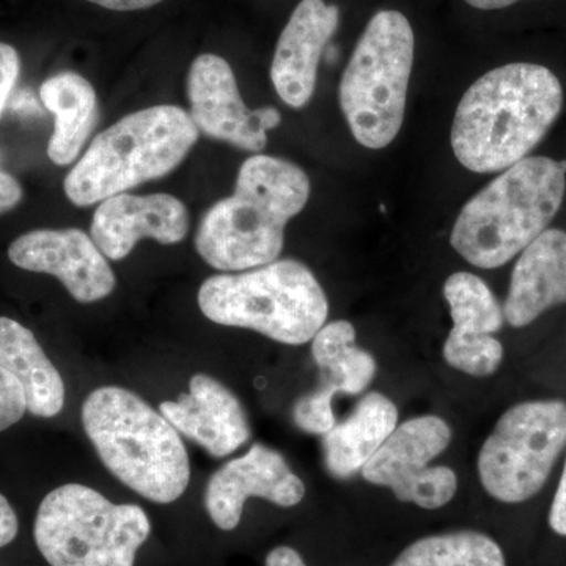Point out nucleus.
<instances>
[{"label": "nucleus", "instance_id": "nucleus-18", "mask_svg": "<svg viewBox=\"0 0 566 566\" xmlns=\"http://www.w3.org/2000/svg\"><path fill=\"white\" fill-rule=\"evenodd\" d=\"M397 427L394 401L378 392L365 395L348 419L324 434V463L329 474L348 479L363 471Z\"/></svg>", "mask_w": 566, "mask_h": 566}, {"label": "nucleus", "instance_id": "nucleus-28", "mask_svg": "<svg viewBox=\"0 0 566 566\" xmlns=\"http://www.w3.org/2000/svg\"><path fill=\"white\" fill-rule=\"evenodd\" d=\"M549 526L557 535L566 536V461L553 506H551Z\"/></svg>", "mask_w": 566, "mask_h": 566}, {"label": "nucleus", "instance_id": "nucleus-14", "mask_svg": "<svg viewBox=\"0 0 566 566\" xmlns=\"http://www.w3.org/2000/svg\"><path fill=\"white\" fill-rule=\"evenodd\" d=\"M189 232V211L170 193L133 196L118 193L96 208L91 237L106 259H126L140 240L172 245Z\"/></svg>", "mask_w": 566, "mask_h": 566}, {"label": "nucleus", "instance_id": "nucleus-30", "mask_svg": "<svg viewBox=\"0 0 566 566\" xmlns=\"http://www.w3.org/2000/svg\"><path fill=\"white\" fill-rule=\"evenodd\" d=\"M22 200V188L17 178L0 170V216L17 208Z\"/></svg>", "mask_w": 566, "mask_h": 566}, {"label": "nucleus", "instance_id": "nucleus-26", "mask_svg": "<svg viewBox=\"0 0 566 566\" xmlns=\"http://www.w3.org/2000/svg\"><path fill=\"white\" fill-rule=\"evenodd\" d=\"M28 411L24 389L10 371L0 367V433L20 422Z\"/></svg>", "mask_w": 566, "mask_h": 566}, {"label": "nucleus", "instance_id": "nucleus-3", "mask_svg": "<svg viewBox=\"0 0 566 566\" xmlns=\"http://www.w3.org/2000/svg\"><path fill=\"white\" fill-rule=\"evenodd\" d=\"M82 423L123 485L156 504H172L185 493L191 465L177 428L132 390H93L82 405Z\"/></svg>", "mask_w": 566, "mask_h": 566}, {"label": "nucleus", "instance_id": "nucleus-16", "mask_svg": "<svg viewBox=\"0 0 566 566\" xmlns=\"http://www.w3.org/2000/svg\"><path fill=\"white\" fill-rule=\"evenodd\" d=\"M159 411L170 423L203 447L210 455H232L251 438L243 405L218 379L193 375L189 392L177 401H163Z\"/></svg>", "mask_w": 566, "mask_h": 566}, {"label": "nucleus", "instance_id": "nucleus-5", "mask_svg": "<svg viewBox=\"0 0 566 566\" xmlns=\"http://www.w3.org/2000/svg\"><path fill=\"white\" fill-rule=\"evenodd\" d=\"M191 115L178 106L147 107L99 133L63 181L76 207L102 203L177 169L199 140Z\"/></svg>", "mask_w": 566, "mask_h": 566}, {"label": "nucleus", "instance_id": "nucleus-13", "mask_svg": "<svg viewBox=\"0 0 566 566\" xmlns=\"http://www.w3.org/2000/svg\"><path fill=\"white\" fill-rule=\"evenodd\" d=\"M305 486L277 450L253 444L244 457L234 458L211 475L205 491V506L221 531L241 523L245 501L260 497L271 504L294 506L303 501Z\"/></svg>", "mask_w": 566, "mask_h": 566}, {"label": "nucleus", "instance_id": "nucleus-6", "mask_svg": "<svg viewBox=\"0 0 566 566\" xmlns=\"http://www.w3.org/2000/svg\"><path fill=\"white\" fill-rule=\"evenodd\" d=\"M197 301L212 323L256 331L285 345L314 340L329 315L318 279L292 259L212 275L200 286Z\"/></svg>", "mask_w": 566, "mask_h": 566}, {"label": "nucleus", "instance_id": "nucleus-21", "mask_svg": "<svg viewBox=\"0 0 566 566\" xmlns=\"http://www.w3.org/2000/svg\"><path fill=\"white\" fill-rule=\"evenodd\" d=\"M356 329L340 319L324 324L312 340V356L323 375V386L335 394L364 392L376 375V360L370 353L357 348Z\"/></svg>", "mask_w": 566, "mask_h": 566}, {"label": "nucleus", "instance_id": "nucleus-20", "mask_svg": "<svg viewBox=\"0 0 566 566\" xmlns=\"http://www.w3.org/2000/svg\"><path fill=\"white\" fill-rule=\"evenodd\" d=\"M40 99L55 118L48 156L55 166H69L80 158L95 128L98 118L95 88L81 74L66 71L41 84Z\"/></svg>", "mask_w": 566, "mask_h": 566}, {"label": "nucleus", "instance_id": "nucleus-4", "mask_svg": "<svg viewBox=\"0 0 566 566\" xmlns=\"http://www.w3.org/2000/svg\"><path fill=\"white\" fill-rule=\"evenodd\" d=\"M565 191L566 161L527 156L464 205L450 244L476 268L502 266L545 232Z\"/></svg>", "mask_w": 566, "mask_h": 566}, {"label": "nucleus", "instance_id": "nucleus-24", "mask_svg": "<svg viewBox=\"0 0 566 566\" xmlns=\"http://www.w3.org/2000/svg\"><path fill=\"white\" fill-rule=\"evenodd\" d=\"M444 359L450 367L475 378H485L497 371L504 359V346L493 335L458 337L449 334L444 344Z\"/></svg>", "mask_w": 566, "mask_h": 566}, {"label": "nucleus", "instance_id": "nucleus-31", "mask_svg": "<svg viewBox=\"0 0 566 566\" xmlns=\"http://www.w3.org/2000/svg\"><path fill=\"white\" fill-rule=\"evenodd\" d=\"M264 566H307L296 549L290 546H279L271 551L264 560Z\"/></svg>", "mask_w": 566, "mask_h": 566}, {"label": "nucleus", "instance_id": "nucleus-15", "mask_svg": "<svg viewBox=\"0 0 566 566\" xmlns=\"http://www.w3.org/2000/svg\"><path fill=\"white\" fill-rule=\"evenodd\" d=\"M340 24V10L324 0H301L275 46L271 81L282 102L293 109L311 103L316 73L327 43Z\"/></svg>", "mask_w": 566, "mask_h": 566}, {"label": "nucleus", "instance_id": "nucleus-23", "mask_svg": "<svg viewBox=\"0 0 566 566\" xmlns=\"http://www.w3.org/2000/svg\"><path fill=\"white\" fill-rule=\"evenodd\" d=\"M444 297L450 307L458 337H483L499 333L504 326V308L490 286L471 273L450 275L444 283Z\"/></svg>", "mask_w": 566, "mask_h": 566}, {"label": "nucleus", "instance_id": "nucleus-8", "mask_svg": "<svg viewBox=\"0 0 566 566\" xmlns=\"http://www.w3.org/2000/svg\"><path fill=\"white\" fill-rule=\"evenodd\" d=\"M150 534L139 505L114 504L77 483L51 491L33 524L36 547L51 566H134Z\"/></svg>", "mask_w": 566, "mask_h": 566}, {"label": "nucleus", "instance_id": "nucleus-17", "mask_svg": "<svg viewBox=\"0 0 566 566\" xmlns=\"http://www.w3.org/2000/svg\"><path fill=\"white\" fill-rule=\"evenodd\" d=\"M566 304V232L546 229L521 253L504 305L506 323L526 327Z\"/></svg>", "mask_w": 566, "mask_h": 566}, {"label": "nucleus", "instance_id": "nucleus-25", "mask_svg": "<svg viewBox=\"0 0 566 566\" xmlns=\"http://www.w3.org/2000/svg\"><path fill=\"white\" fill-rule=\"evenodd\" d=\"M334 390L331 387H319L315 392L304 395L294 405V423L297 428L311 434H326L335 427L333 411Z\"/></svg>", "mask_w": 566, "mask_h": 566}, {"label": "nucleus", "instance_id": "nucleus-9", "mask_svg": "<svg viewBox=\"0 0 566 566\" xmlns=\"http://www.w3.org/2000/svg\"><path fill=\"white\" fill-rule=\"evenodd\" d=\"M566 447V401H524L495 423L479 455L480 482L491 497L521 504L546 485Z\"/></svg>", "mask_w": 566, "mask_h": 566}, {"label": "nucleus", "instance_id": "nucleus-32", "mask_svg": "<svg viewBox=\"0 0 566 566\" xmlns=\"http://www.w3.org/2000/svg\"><path fill=\"white\" fill-rule=\"evenodd\" d=\"M87 2L95 3V6L107 10L136 11L151 9V7L161 3L163 0H87Z\"/></svg>", "mask_w": 566, "mask_h": 566}, {"label": "nucleus", "instance_id": "nucleus-22", "mask_svg": "<svg viewBox=\"0 0 566 566\" xmlns=\"http://www.w3.org/2000/svg\"><path fill=\"white\" fill-rule=\"evenodd\" d=\"M390 566H506L501 546L475 531L424 536L406 547Z\"/></svg>", "mask_w": 566, "mask_h": 566}, {"label": "nucleus", "instance_id": "nucleus-10", "mask_svg": "<svg viewBox=\"0 0 566 566\" xmlns=\"http://www.w3.org/2000/svg\"><path fill=\"white\" fill-rule=\"evenodd\" d=\"M452 441V430L441 417L423 416L395 428L381 449L364 465L363 476L376 486L392 490L400 502L424 510L441 509L455 497L453 469L430 463Z\"/></svg>", "mask_w": 566, "mask_h": 566}, {"label": "nucleus", "instance_id": "nucleus-29", "mask_svg": "<svg viewBox=\"0 0 566 566\" xmlns=\"http://www.w3.org/2000/svg\"><path fill=\"white\" fill-rule=\"evenodd\" d=\"M18 516L11 506L9 499L0 494V549L9 546L18 535Z\"/></svg>", "mask_w": 566, "mask_h": 566}, {"label": "nucleus", "instance_id": "nucleus-27", "mask_svg": "<svg viewBox=\"0 0 566 566\" xmlns=\"http://www.w3.org/2000/svg\"><path fill=\"white\" fill-rule=\"evenodd\" d=\"M20 54L13 46L0 43V117L9 102L10 93L20 77Z\"/></svg>", "mask_w": 566, "mask_h": 566}, {"label": "nucleus", "instance_id": "nucleus-1", "mask_svg": "<svg viewBox=\"0 0 566 566\" xmlns=\"http://www.w3.org/2000/svg\"><path fill=\"white\" fill-rule=\"evenodd\" d=\"M562 107L564 88L546 66L516 62L488 71L458 104L453 153L471 172H504L545 139Z\"/></svg>", "mask_w": 566, "mask_h": 566}, {"label": "nucleus", "instance_id": "nucleus-19", "mask_svg": "<svg viewBox=\"0 0 566 566\" xmlns=\"http://www.w3.org/2000/svg\"><path fill=\"white\" fill-rule=\"evenodd\" d=\"M0 367L21 382L31 415L50 419L62 411L65 405L62 375L32 331L7 316H0Z\"/></svg>", "mask_w": 566, "mask_h": 566}, {"label": "nucleus", "instance_id": "nucleus-2", "mask_svg": "<svg viewBox=\"0 0 566 566\" xmlns=\"http://www.w3.org/2000/svg\"><path fill=\"white\" fill-rule=\"evenodd\" d=\"M311 180L296 164L274 156L245 159L234 192L205 212L196 249L219 271H245L273 263L285 243V227L304 210Z\"/></svg>", "mask_w": 566, "mask_h": 566}, {"label": "nucleus", "instance_id": "nucleus-11", "mask_svg": "<svg viewBox=\"0 0 566 566\" xmlns=\"http://www.w3.org/2000/svg\"><path fill=\"white\" fill-rule=\"evenodd\" d=\"M191 118L199 133L240 150L260 153L268 132L281 125L274 107L251 111L245 106L230 63L216 54H202L188 74Z\"/></svg>", "mask_w": 566, "mask_h": 566}, {"label": "nucleus", "instance_id": "nucleus-33", "mask_svg": "<svg viewBox=\"0 0 566 566\" xmlns=\"http://www.w3.org/2000/svg\"><path fill=\"white\" fill-rule=\"evenodd\" d=\"M464 2L479 10H501L520 2V0H464Z\"/></svg>", "mask_w": 566, "mask_h": 566}, {"label": "nucleus", "instance_id": "nucleus-12", "mask_svg": "<svg viewBox=\"0 0 566 566\" xmlns=\"http://www.w3.org/2000/svg\"><path fill=\"white\" fill-rule=\"evenodd\" d=\"M9 259L21 270L54 275L77 303H96L115 289L106 255L81 229H39L21 234L10 244Z\"/></svg>", "mask_w": 566, "mask_h": 566}, {"label": "nucleus", "instance_id": "nucleus-7", "mask_svg": "<svg viewBox=\"0 0 566 566\" xmlns=\"http://www.w3.org/2000/svg\"><path fill=\"white\" fill-rule=\"evenodd\" d=\"M412 65L415 32L408 18L378 11L357 41L338 91L346 123L363 147L379 150L400 133Z\"/></svg>", "mask_w": 566, "mask_h": 566}]
</instances>
